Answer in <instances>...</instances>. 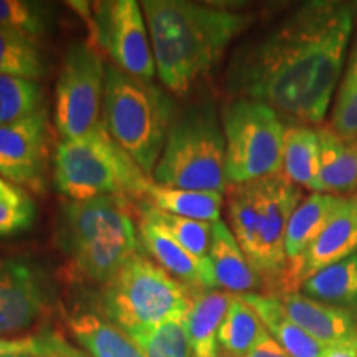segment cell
<instances>
[{"label": "cell", "instance_id": "1", "mask_svg": "<svg viewBox=\"0 0 357 357\" xmlns=\"http://www.w3.org/2000/svg\"><path fill=\"white\" fill-rule=\"evenodd\" d=\"M351 32V6L305 2L235 52L227 88L298 123H321L341 78Z\"/></svg>", "mask_w": 357, "mask_h": 357}, {"label": "cell", "instance_id": "2", "mask_svg": "<svg viewBox=\"0 0 357 357\" xmlns=\"http://www.w3.org/2000/svg\"><path fill=\"white\" fill-rule=\"evenodd\" d=\"M160 82L176 95L218 63L250 17L187 0H144L141 3Z\"/></svg>", "mask_w": 357, "mask_h": 357}, {"label": "cell", "instance_id": "3", "mask_svg": "<svg viewBox=\"0 0 357 357\" xmlns=\"http://www.w3.org/2000/svg\"><path fill=\"white\" fill-rule=\"evenodd\" d=\"M55 236L75 273L102 287L141 248L131 204L119 195L66 200L58 208Z\"/></svg>", "mask_w": 357, "mask_h": 357}, {"label": "cell", "instance_id": "4", "mask_svg": "<svg viewBox=\"0 0 357 357\" xmlns=\"http://www.w3.org/2000/svg\"><path fill=\"white\" fill-rule=\"evenodd\" d=\"M227 190L231 231L265 283L261 294L278 296L288 268L284 236L289 217L303 200L300 187L278 172Z\"/></svg>", "mask_w": 357, "mask_h": 357}, {"label": "cell", "instance_id": "5", "mask_svg": "<svg viewBox=\"0 0 357 357\" xmlns=\"http://www.w3.org/2000/svg\"><path fill=\"white\" fill-rule=\"evenodd\" d=\"M176 106L162 88L106 65L102 123L146 176L153 177Z\"/></svg>", "mask_w": 357, "mask_h": 357}, {"label": "cell", "instance_id": "6", "mask_svg": "<svg viewBox=\"0 0 357 357\" xmlns=\"http://www.w3.org/2000/svg\"><path fill=\"white\" fill-rule=\"evenodd\" d=\"M153 178L155 184L171 189L217 194L229 189L225 136L212 101L205 100L177 111Z\"/></svg>", "mask_w": 357, "mask_h": 357}, {"label": "cell", "instance_id": "7", "mask_svg": "<svg viewBox=\"0 0 357 357\" xmlns=\"http://www.w3.org/2000/svg\"><path fill=\"white\" fill-rule=\"evenodd\" d=\"M53 184L70 200L106 195L141 199L151 181L101 123L86 136L56 146Z\"/></svg>", "mask_w": 357, "mask_h": 357}, {"label": "cell", "instance_id": "8", "mask_svg": "<svg viewBox=\"0 0 357 357\" xmlns=\"http://www.w3.org/2000/svg\"><path fill=\"white\" fill-rule=\"evenodd\" d=\"M194 291L144 255H134L100 294L101 314L128 336L185 319Z\"/></svg>", "mask_w": 357, "mask_h": 357}, {"label": "cell", "instance_id": "9", "mask_svg": "<svg viewBox=\"0 0 357 357\" xmlns=\"http://www.w3.org/2000/svg\"><path fill=\"white\" fill-rule=\"evenodd\" d=\"M222 129L227 184H247L281 172L287 128L275 109L235 98L223 108Z\"/></svg>", "mask_w": 357, "mask_h": 357}, {"label": "cell", "instance_id": "10", "mask_svg": "<svg viewBox=\"0 0 357 357\" xmlns=\"http://www.w3.org/2000/svg\"><path fill=\"white\" fill-rule=\"evenodd\" d=\"M106 65L95 47L73 43L55 88L53 121L63 141L86 136L102 123Z\"/></svg>", "mask_w": 357, "mask_h": 357}, {"label": "cell", "instance_id": "11", "mask_svg": "<svg viewBox=\"0 0 357 357\" xmlns=\"http://www.w3.org/2000/svg\"><path fill=\"white\" fill-rule=\"evenodd\" d=\"M86 17L93 42L100 45L116 68L153 82L158 71L151 47L149 30L136 0H108L96 3H73Z\"/></svg>", "mask_w": 357, "mask_h": 357}, {"label": "cell", "instance_id": "12", "mask_svg": "<svg viewBox=\"0 0 357 357\" xmlns=\"http://www.w3.org/2000/svg\"><path fill=\"white\" fill-rule=\"evenodd\" d=\"M52 284L47 271L32 258H0V337L29 336L47 318Z\"/></svg>", "mask_w": 357, "mask_h": 357}, {"label": "cell", "instance_id": "13", "mask_svg": "<svg viewBox=\"0 0 357 357\" xmlns=\"http://www.w3.org/2000/svg\"><path fill=\"white\" fill-rule=\"evenodd\" d=\"M48 116L42 108L0 126V176L22 190L43 194L47 185Z\"/></svg>", "mask_w": 357, "mask_h": 357}, {"label": "cell", "instance_id": "14", "mask_svg": "<svg viewBox=\"0 0 357 357\" xmlns=\"http://www.w3.org/2000/svg\"><path fill=\"white\" fill-rule=\"evenodd\" d=\"M357 252V194L344 197L326 229L310 248L296 260L289 261L280 294L298 293L303 283L323 268L337 263ZM278 294V296H280Z\"/></svg>", "mask_w": 357, "mask_h": 357}, {"label": "cell", "instance_id": "15", "mask_svg": "<svg viewBox=\"0 0 357 357\" xmlns=\"http://www.w3.org/2000/svg\"><path fill=\"white\" fill-rule=\"evenodd\" d=\"M276 298L288 318L326 347L346 341L357 333V314L344 307L311 300L301 293H284Z\"/></svg>", "mask_w": 357, "mask_h": 357}, {"label": "cell", "instance_id": "16", "mask_svg": "<svg viewBox=\"0 0 357 357\" xmlns=\"http://www.w3.org/2000/svg\"><path fill=\"white\" fill-rule=\"evenodd\" d=\"M208 263H211L213 288H223L238 294L265 291V283L260 275L250 265L234 231L223 220L213 223Z\"/></svg>", "mask_w": 357, "mask_h": 357}, {"label": "cell", "instance_id": "17", "mask_svg": "<svg viewBox=\"0 0 357 357\" xmlns=\"http://www.w3.org/2000/svg\"><path fill=\"white\" fill-rule=\"evenodd\" d=\"M141 247L154 258L160 268L172 278L182 281L190 291H211L213 283L207 270L178 245L166 230L154 225L146 218L139 222Z\"/></svg>", "mask_w": 357, "mask_h": 357}, {"label": "cell", "instance_id": "18", "mask_svg": "<svg viewBox=\"0 0 357 357\" xmlns=\"http://www.w3.org/2000/svg\"><path fill=\"white\" fill-rule=\"evenodd\" d=\"M66 328L89 357H144L123 329L98 312H75L66 319Z\"/></svg>", "mask_w": 357, "mask_h": 357}, {"label": "cell", "instance_id": "19", "mask_svg": "<svg viewBox=\"0 0 357 357\" xmlns=\"http://www.w3.org/2000/svg\"><path fill=\"white\" fill-rule=\"evenodd\" d=\"M253 307L270 336L291 357H324L326 346L306 334L288 318L287 311L276 296L261 293L240 294Z\"/></svg>", "mask_w": 357, "mask_h": 357}, {"label": "cell", "instance_id": "20", "mask_svg": "<svg viewBox=\"0 0 357 357\" xmlns=\"http://www.w3.org/2000/svg\"><path fill=\"white\" fill-rule=\"evenodd\" d=\"M231 300L230 293L199 291L184 323L192 357H217L220 352L218 331Z\"/></svg>", "mask_w": 357, "mask_h": 357}, {"label": "cell", "instance_id": "21", "mask_svg": "<svg viewBox=\"0 0 357 357\" xmlns=\"http://www.w3.org/2000/svg\"><path fill=\"white\" fill-rule=\"evenodd\" d=\"M344 197L331 194H311L303 199L289 217L284 236V252L288 263L300 258L326 229Z\"/></svg>", "mask_w": 357, "mask_h": 357}, {"label": "cell", "instance_id": "22", "mask_svg": "<svg viewBox=\"0 0 357 357\" xmlns=\"http://www.w3.org/2000/svg\"><path fill=\"white\" fill-rule=\"evenodd\" d=\"M321 194L357 189V137H342L331 128L319 129Z\"/></svg>", "mask_w": 357, "mask_h": 357}, {"label": "cell", "instance_id": "23", "mask_svg": "<svg viewBox=\"0 0 357 357\" xmlns=\"http://www.w3.org/2000/svg\"><path fill=\"white\" fill-rule=\"evenodd\" d=\"M321 144L316 129L296 124L284 131L283 167L281 172L294 185H301L314 194H321Z\"/></svg>", "mask_w": 357, "mask_h": 357}, {"label": "cell", "instance_id": "24", "mask_svg": "<svg viewBox=\"0 0 357 357\" xmlns=\"http://www.w3.org/2000/svg\"><path fill=\"white\" fill-rule=\"evenodd\" d=\"M301 291L311 300L357 314V253L312 275L303 283Z\"/></svg>", "mask_w": 357, "mask_h": 357}, {"label": "cell", "instance_id": "25", "mask_svg": "<svg viewBox=\"0 0 357 357\" xmlns=\"http://www.w3.org/2000/svg\"><path fill=\"white\" fill-rule=\"evenodd\" d=\"M144 202L159 208V211L172 213V215L215 223L220 220L223 195L217 192H200L171 189L151 182L144 192Z\"/></svg>", "mask_w": 357, "mask_h": 357}, {"label": "cell", "instance_id": "26", "mask_svg": "<svg viewBox=\"0 0 357 357\" xmlns=\"http://www.w3.org/2000/svg\"><path fill=\"white\" fill-rule=\"evenodd\" d=\"M47 71V60L37 38L0 26V77L37 82Z\"/></svg>", "mask_w": 357, "mask_h": 357}, {"label": "cell", "instance_id": "27", "mask_svg": "<svg viewBox=\"0 0 357 357\" xmlns=\"http://www.w3.org/2000/svg\"><path fill=\"white\" fill-rule=\"evenodd\" d=\"M141 218H146V220L160 227L162 230H166L185 252H189L207 270V273L212 278L208 253H211L212 245L213 223L172 215V213L159 211V208H155L146 202L141 207Z\"/></svg>", "mask_w": 357, "mask_h": 357}, {"label": "cell", "instance_id": "28", "mask_svg": "<svg viewBox=\"0 0 357 357\" xmlns=\"http://www.w3.org/2000/svg\"><path fill=\"white\" fill-rule=\"evenodd\" d=\"M266 334V328L253 307L247 305L240 294H231L229 310L218 331V344L222 346V351L245 357Z\"/></svg>", "mask_w": 357, "mask_h": 357}, {"label": "cell", "instance_id": "29", "mask_svg": "<svg viewBox=\"0 0 357 357\" xmlns=\"http://www.w3.org/2000/svg\"><path fill=\"white\" fill-rule=\"evenodd\" d=\"M43 89L37 82L0 77V126L42 109Z\"/></svg>", "mask_w": 357, "mask_h": 357}, {"label": "cell", "instance_id": "30", "mask_svg": "<svg viewBox=\"0 0 357 357\" xmlns=\"http://www.w3.org/2000/svg\"><path fill=\"white\" fill-rule=\"evenodd\" d=\"M185 319H174L129 336L139 346L144 357H192V349L187 339Z\"/></svg>", "mask_w": 357, "mask_h": 357}, {"label": "cell", "instance_id": "31", "mask_svg": "<svg viewBox=\"0 0 357 357\" xmlns=\"http://www.w3.org/2000/svg\"><path fill=\"white\" fill-rule=\"evenodd\" d=\"M50 13L45 3L26 0H0V26L19 30L37 38L47 33Z\"/></svg>", "mask_w": 357, "mask_h": 357}, {"label": "cell", "instance_id": "32", "mask_svg": "<svg viewBox=\"0 0 357 357\" xmlns=\"http://www.w3.org/2000/svg\"><path fill=\"white\" fill-rule=\"evenodd\" d=\"M331 129L342 137H357V56L354 53L339 88Z\"/></svg>", "mask_w": 357, "mask_h": 357}, {"label": "cell", "instance_id": "33", "mask_svg": "<svg viewBox=\"0 0 357 357\" xmlns=\"http://www.w3.org/2000/svg\"><path fill=\"white\" fill-rule=\"evenodd\" d=\"M37 217V207L32 199L15 204L0 199V238L29 230Z\"/></svg>", "mask_w": 357, "mask_h": 357}, {"label": "cell", "instance_id": "34", "mask_svg": "<svg viewBox=\"0 0 357 357\" xmlns=\"http://www.w3.org/2000/svg\"><path fill=\"white\" fill-rule=\"evenodd\" d=\"M33 352H35L33 334H29V336L17 337V339L0 337V357H8V356L32 357Z\"/></svg>", "mask_w": 357, "mask_h": 357}, {"label": "cell", "instance_id": "35", "mask_svg": "<svg viewBox=\"0 0 357 357\" xmlns=\"http://www.w3.org/2000/svg\"><path fill=\"white\" fill-rule=\"evenodd\" d=\"M245 357H291L287 351L281 347L273 337L270 336V333L261 339L258 344L253 347Z\"/></svg>", "mask_w": 357, "mask_h": 357}, {"label": "cell", "instance_id": "36", "mask_svg": "<svg viewBox=\"0 0 357 357\" xmlns=\"http://www.w3.org/2000/svg\"><path fill=\"white\" fill-rule=\"evenodd\" d=\"M324 357H357V333L346 341L326 347Z\"/></svg>", "mask_w": 357, "mask_h": 357}, {"label": "cell", "instance_id": "37", "mask_svg": "<svg viewBox=\"0 0 357 357\" xmlns=\"http://www.w3.org/2000/svg\"><path fill=\"white\" fill-rule=\"evenodd\" d=\"M0 199L7 200V202H15V204H22L30 200L29 194H25L24 190L15 187L10 182L6 181L2 176H0Z\"/></svg>", "mask_w": 357, "mask_h": 357}, {"label": "cell", "instance_id": "38", "mask_svg": "<svg viewBox=\"0 0 357 357\" xmlns=\"http://www.w3.org/2000/svg\"><path fill=\"white\" fill-rule=\"evenodd\" d=\"M217 357H236V356L230 354V352H227V351H220V352H218Z\"/></svg>", "mask_w": 357, "mask_h": 357}, {"label": "cell", "instance_id": "39", "mask_svg": "<svg viewBox=\"0 0 357 357\" xmlns=\"http://www.w3.org/2000/svg\"><path fill=\"white\" fill-rule=\"evenodd\" d=\"M8 357H29V356H8Z\"/></svg>", "mask_w": 357, "mask_h": 357}, {"label": "cell", "instance_id": "40", "mask_svg": "<svg viewBox=\"0 0 357 357\" xmlns=\"http://www.w3.org/2000/svg\"><path fill=\"white\" fill-rule=\"evenodd\" d=\"M354 55H356V56H357V50H356V52H354Z\"/></svg>", "mask_w": 357, "mask_h": 357}]
</instances>
